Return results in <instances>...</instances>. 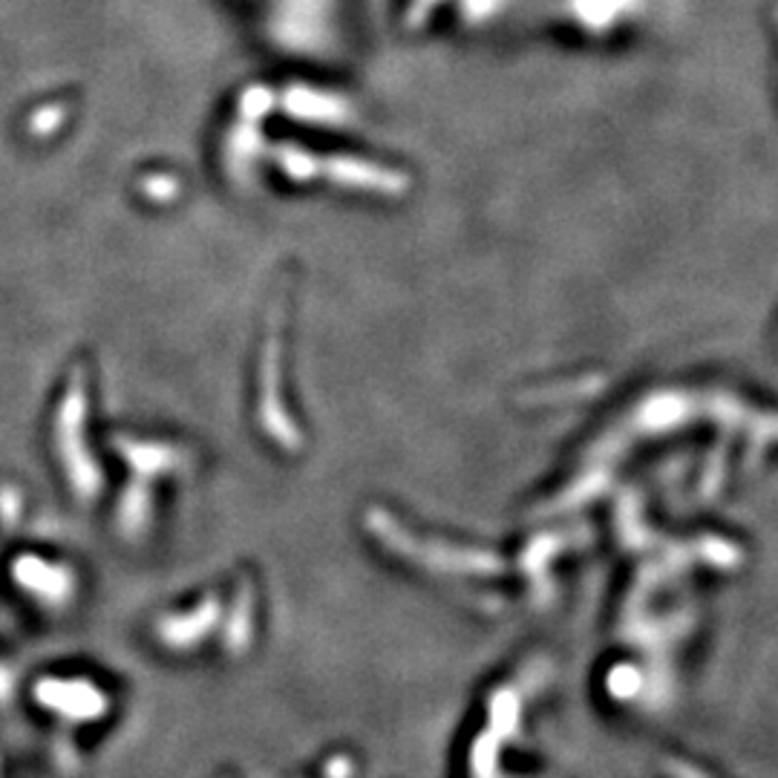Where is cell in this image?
Here are the masks:
<instances>
[{"mask_svg": "<svg viewBox=\"0 0 778 778\" xmlns=\"http://www.w3.org/2000/svg\"><path fill=\"white\" fill-rule=\"evenodd\" d=\"M240 107L246 119H260V116L271 107V92L262 90V87H251V90L242 96Z\"/></svg>", "mask_w": 778, "mask_h": 778, "instance_id": "277c9868", "label": "cell"}, {"mask_svg": "<svg viewBox=\"0 0 778 778\" xmlns=\"http://www.w3.org/2000/svg\"><path fill=\"white\" fill-rule=\"evenodd\" d=\"M58 121H61V110L47 107V110H41V113L32 119V130H38V133H50V130L58 128Z\"/></svg>", "mask_w": 778, "mask_h": 778, "instance_id": "5b68a950", "label": "cell"}, {"mask_svg": "<svg viewBox=\"0 0 778 778\" xmlns=\"http://www.w3.org/2000/svg\"><path fill=\"white\" fill-rule=\"evenodd\" d=\"M286 113H291V119L300 121H315V124H326V121H338L343 116V107L338 99L326 96V92L309 90V87H291L283 96Z\"/></svg>", "mask_w": 778, "mask_h": 778, "instance_id": "7a4b0ae2", "label": "cell"}, {"mask_svg": "<svg viewBox=\"0 0 778 778\" xmlns=\"http://www.w3.org/2000/svg\"><path fill=\"white\" fill-rule=\"evenodd\" d=\"M326 173L329 179L349 188H372V191H392L401 184V179L389 170L372 168V164L361 162V159H329L326 162Z\"/></svg>", "mask_w": 778, "mask_h": 778, "instance_id": "6da1fadb", "label": "cell"}, {"mask_svg": "<svg viewBox=\"0 0 778 778\" xmlns=\"http://www.w3.org/2000/svg\"><path fill=\"white\" fill-rule=\"evenodd\" d=\"M277 164H280V170H283L286 177L291 179H309L315 170H318V164H315V156H309L306 150L300 148H277L275 153Z\"/></svg>", "mask_w": 778, "mask_h": 778, "instance_id": "3957f363", "label": "cell"}]
</instances>
